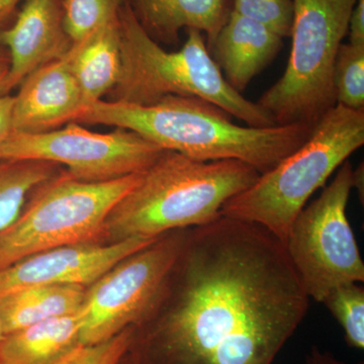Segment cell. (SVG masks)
Segmentation results:
<instances>
[{
  "instance_id": "cell-1",
  "label": "cell",
  "mask_w": 364,
  "mask_h": 364,
  "mask_svg": "<svg viewBox=\"0 0 364 364\" xmlns=\"http://www.w3.org/2000/svg\"><path fill=\"white\" fill-rule=\"evenodd\" d=\"M309 305L284 244L221 215L186 230L132 346L140 364H272Z\"/></svg>"
},
{
  "instance_id": "cell-2",
  "label": "cell",
  "mask_w": 364,
  "mask_h": 364,
  "mask_svg": "<svg viewBox=\"0 0 364 364\" xmlns=\"http://www.w3.org/2000/svg\"><path fill=\"white\" fill-rule=\"evenodd\" d=\"M231 114L203 98L168 95L152 105L100 100L75 123L105 124L135 132L159 146L200 161L238 160L269 171L308 140L314 126L243 127Z\"/></svg>"
},
{
  "instance_id": "cell-3",
  "label": "cell",
  "mask_w": 364,
  "mask_h": 364,
  "mask_svg": "<svg viewBox=\"0 0 364 364\" xmlns=\"http://www.w3.org/2000/svg\"><path fill=\"white\" fill-rule=\"evenodd\" d=\"M259 176L238 160L200 161L165 150L107 215L105 242L156 239L210 224L221 217L230 198Z\"/></svg>"
},
{
  "instance_id": "cell-4",
  "label": "cell",
  "mask_w": 364,
  "mask_h": 364,
  "mask_svg": "<svg viewBox=\"0 0 364 364\" xmlns=\"http://www.w3.org/2000/svg\"><path fill=\"white\" fill-rule=\"evenodd\" d=\"M119 26L122 70L112 100L147 105L168 95L196 97L249 127L277 126L269 112L228 83L200 31L188 28L181 49L166 51L146 32L129 1L119 9Z\"/></svg>"
},
{
  "instance_id": "cell-5",
  "label": "cell",
  "mask_w": 364,
  "mask_h": 364,
  "mask_svg": "<svg viewBox=\"0 0 364 364\" xmlns=\"http://www.w3.org/2000/svg\"><path fill=\"white\" fill-rule=\"evenodd\" d=\"M364 144V109L336 105L303 145L230 198L221 214L264 228L282 243L311 196Z\"/></svg>"
},
{
  "instance_id": "cell-6",
  "label": "cell",
  "mask_w": 364,
  "mask_h": 364,
  "mask_svg": "<svg viewBox=\"0 0 364 364\" xmlns=\"http://www.w3.org/2000/svg\"><path fill=\"white\" fill-rule=\"evenodd\" d=\"M143 172L86 182L61 171L41 184L16 221L0 231V269L52 249L107 243V215Z\"/></svg>"
},
{
  "instance_id": "cell-7",
  "label": "cell",
  "mask_w": 364,
  "mask_h": 364,
  "mask_svg": "<svg viewBox=\"0 0 364 364\" xmlns=\"http://www.w3.org/2000/svg\"><path fill=\"white\" fill-rule=\"evenodd\" d=\"M355 1L293 0L286 71L257 102L277 124L315 126L336 105L333 72Z\"/></svg>"
},
{
  "instance_id": "cell-8",
  "label": "cell",
  "mask_w": 364,
  "mask_h": 364,
  "mask_svg": "<svg viewBox=\"0 0 364 364\" xmlns=\"http://www.w3.org/2000/svg\"><path fill=\"white\" fill-rule=\"evenodd\" d=\"M352 189L353 168L346 160L296 215L284 243L306 294L318 303L335 287L364 282L363 260L346 215Z\"/></svg>"
},
{
  "instance_id": "cell-9",
  "label": "cell",
  "mask_w": 364,
  "mask_h": 364,
  "mask_svg": "<svg viewBox=\"0 0 364 364\" xmlns=\"http://www.w3.org/2000/svg\"><path fill=\"white\" fill-rule=\"evenodd\" d=\"M186 230L163 235L86 287L79 310L81 344L100 343L142 322L178 257Z\"/></svg>"
},
{
  "instance_id": "cell-10",
  "label": "cell",
  "mask_w": 364,
  "mask_h": 364,
  "mask_svg": "<svg viewBox=\"0 0 364 364\" xmlns=\"http://www.w3.org/2000/svg\"><path fill=\"white\" fill-rule=\"evenodd\" d=\"M114 129L95 133L71 122L45 133L11 132L0 146V159L52 162L78 181L102 182L141 173L165 151L135 132Z\"/></svg>"
},
{
  "instance_id": "cell-11",
  "label": "cell",
  "mask_w": 364,
  "mask_h": 364,
  "mask_svg": "<svg viewBox=\"0 0 364 364\" xmlns=\"http://www.w3.org/2000/svg\"><path fill=\"white\" fill-rule=\"evenodd\" d=\"M156 239L129 238L114 243L81 244L33 254L0 269V298L28 287H88L132 254Z\"/></svg>"
},
{
  "instance_id": "cell-12",
  "label": "cell",
  "mask_w": 364,
  "mask_h": 364,
  "mask_svg": "<svg viewBox=\"0 0 364 364\" xmlns=\"http://www.w3.org/2000/svg\"><path fill=\"white\" fill-rule=\"evenodd\" d=\"M0 45L9 54L1 88V95H6L32 72L64 58L71 49L62 0H26L14 25L0 31Z\"/></svg>"
},
{
  "instance_id": "cell-13",
  "label": "cell",
  "mask_w": 364,
  "mask_h": 364,
  "mask_svg": "<svg viewBox=\"0 0 364 364\" xmlns=\"http://www.w3.org/2000/svg\"><path fill=\"white\" fill-rule=\"evenodd\" d=\"M14 97L13 132L39 134L76 122L86 109L65 57L40 67L23 79Z\"/></svg>"
},
{
  "instance_id": "cell-14",
  "label": "cell",
  "mask_w": 364,
  "mask_h": 364,
  "mask_svg": "<svg viewBox=\"0 0 364 364\" xmlns=\"http://www.w3.org/2000/svg\"><path fill=\"white\" fill-rule=\"evenodd\" d=\"M282 39L262 23L230 11L210 53L228 83L241 92L275 58Z\"/></svg>"
},
{
  "instance_id": "cell-15",
  "label": "cell",
  "mask_w": 364,
  "mask_h": 364,
  "mask_svg": "<svg viewBox=\"0 0 364 364\" xmlns=\"http://www.w3.org/2000/svg\"><path fill=\"white\" fill-rule=\"evenodd\" d=\"M136 18L156 42L176 44L182 28L207 37L208 51L231 11L229 0H128Z\"/></svg>"
},
{
  "instance_id": "cell-16",
  "label": "cell",
  "mask_w": 364,
  "mask_h": 364,
  "mask_svg": "<svg viewBox=\"0 0 364 364\" xmlns=\"http://www.w3.org/2000/svg\"><path fill=\"white\" fill-rule=\"evenodd\" d=\"M65 59L86 107L111 93L122 70L119 16L72 45Z\"/></svg>"
},
{
  "instance_id": "cell-17",
  "label": "cell",
  "mask_w": 364,
  "mask_h": 364,
  "mask_svg": "<svg viewBox=\"0 0 364 364\" xmlns=\"http://www.w3.org/2000/svg\"><path fill=\"white\" fill-rule=\"evenodd\" d=\"M79 346L82 344L78 311L4 334L0 364H51Z\"/></svg>"
},
{
  "instance_id": "cell-18",
  "label": "cell",
  "mask_w": 364,
  "mask_h": 364,
  "mask_svg": "<svg viewBox=\"0 0 364 364\" xmlns=\"http://www.w3.org/2000/svg\"><path fill=\"white\" fill-rule=\"evenodd\" d=\"M81 284L28 287L0 298V325L4 334L49 318L77 313L85 301Z\"/></svg>"
},
{
  "instance_id": "cell-19",
  "label": "cell",
  "mask_w": 364,
  "mask_h": 364,
  "mask_svg": "<svg viewBox=\"0 0 364 364\" xmlns=\"http://www.w3.org/2000/svg\"><path fill=\"white\" fill-rule=\"evenodd\" d=\"M59 166L40 160L0 159V231L16 221L38 186L61 172Z\"/></svg>"
},
{
  "instance_id": "cell-20",
  "label": "cell",
  "mask_w": 364,
  "mask_h": 364,
  "mask_svg": "<svg viewBox=\"0 0 364 364\" xmlns=\"http://www.w3.org/2000/svg\"><path fill=\"white\" fill-rule=\"evenodd\" d=\"M336 105L350 109H364V46L339 47L333 72Z\"/></svg>"
},
{
  "instance_id": "cell-21",
  "label": "cell",
  "mask_w": 364,
  "mask_h": 364,
  "mask_svg": "<svg viewBox=\"0 0 364 364\" xmlns=\"http://www.w3.org/2000/svg\"><path fill=\"white\" fill-rule=\"evenodd\" d=\"M326 308L341 326L345 341L352 348H364V289L360 284H342L323 299Z\"/></svg>"
},
{
  "instance_id": "cell-22",
  "label": "cell",
  "mask_w": 364,
  "mask_h": 364,
  "mask_svg": "<svg viewBox=\"0 0 364 364\" xmlns=\"http://www.w3.org/2000/svg\"><path fill=\"white\" fill-rule=\"evenodd\" d=\"M128 0H62L64 28L72 45L119 16Z\"/></svg>"
},
{
  "instance_id": "cell-23",
  "label": "cell",
  "mask_w": 364,
  "mask_h": 364,
  "mask_svg": "<svg viewBox=\"0 0 364 364\" xmlns=\"http://www.w3.org/2000/svg\"><path fill=\"white\" fill-rule=\"evenodd\" d=\"M231 11L262 23L280 37L291 35L293 0H232Z\"/></svg>"
},
{
  "instance_id": "cell-24",
  "label": "cell",
  "mask_w": 364,
  "mask_h": 364,
  "mask_svg": "<svg viewBox=\"0 0 364 364\" xmlns=\"http://www.w3.org/2000/svg\"><path fill=\"white\" fill-rule=\"evenodd\" d=\"M135 338V326L116 336L92 345H82L51 364H119L131 350Z\"/></svg>"
},
{
  "instance_id": "cell-25",
  "label": "cell",
  "mask_w": 364,
  "mask_h": 364,
  "mask_svg": "<svg viewBox=\"0 0 364 364\" xmlns=\"http://www.w3.org/2000/svg\"><path fill=\"white\" fill-rule=\"evenodd\" d=\"M349 43L364 46V0H356L349 20Z\"/></svg>"
},
{
  "instance_id": "cell-26",
  "label": "cell",
  "mask_w": 364,
  "mask_h": 364,
  "mask_svg": "<svg viewBox=\"0 0 364 364\" xmlns=\"http://www.w3.org/2000/svg\"><path fill=\"white\" fill-rule=\"evenodd\" d=\"M14 97L11 95H0V146L13 132Z\"/></svg>"
},
{
  "instance_id": "cell-27",
  "label": "cell",
  "mask_w": 364,
  "mask_h": 364,
  "mask_svg": "<svg viewBox=\"0 0 364 364\" xmlns=\"http://www.w3.org/2000/svg\"><path fill=\"white\" fill-rule=\"evenodd\" d=\"M306 364H347L339 360L329 351H322L317 347H312L306 358ZM363 364V363H358Z\"/></svg>"
},
{
  "instance_id": "cell-28",
  "label": "cell",
  "mask_w": 364,
  "mask_h": 364,
  "mask_svg": "<svg viewBox=\"0 0 364 364\" xmlns=\"http://www.w3.org/2000/svg\"><path fill=\"white\" fill-rule=\"evenodd\" d=\"M20 1L21 0H0V31L4 28Z\"/></svg>"
},
{
  "instance_id": "cell-29",
  "label": "cell",
  "mask_w": 364,
  "mask_h": 364,
  "mask_svg": "<svg viewBox=\"0 0 364 364\" xmlns=\"http://www.w3.org/2000/svg\"><path fill=\"white\" fill-rule=\"evenodd\" d=\"M363 183H364V169L363 162L358 165V168L353 169V188L358 191L359 196H361V203H363Z\"/></svg>"
},
{
  "instance_id": "cell-30",
  "label": "cell",
  "mask_w": 364,
  "mask_h": 364,
  "mask_svg": "<svg viewBox=\"0 0 364 364\" xmlns=\"http://www.w3.org/2000/svg\"><path fill=\"white\" fill-rule=\"evenodd\" d=\"M9 70V62H0V95H1L2 85Z\"/></svg>"
},
{
  "instance_id": "cell-31",
  "label": "cell",
  "mask_w": 364,
  "mask_h": 364,
  "mask_svg": "<svg viewBox=\"0 0 364 364\" xmlns=\"http://www.w3.org/2000/svg\"><path fill=\"white\" fill-rule=\"evenodd\" d=\"M0 62H9V57L4 56L1 51H0Z\"/></svg>"
},
{
  "instance_id": "cell-32",
  "label": "cell",
  "mask_w": 364,
  "mask_h": 364,
  "mask_svg": "<svg viewBox=\"0 0 364 364\" xmlns=\"http://www.w3.org/2000/svg\"><path fill=\"white\" fill-rule=\"evenodd\" d=\"M4 330H2L1 325H0V340L2 339V337H4Z\"/></svg>"
}]
</instances>
